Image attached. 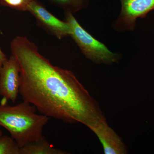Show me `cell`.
<instances>
[{
	"instance_id": "3957f363",
	"label": "cell",
	"mask_w": 154,
	"mask_h": 154,
	"mask_svg": "<svg viewBox=\"0 0 154 154\" xmlns=\"http://www.w3.org/2000/svg\"><path fill=\"white\" fill-rule=\"evenodd\" d=\"M65 21L71 30L70 36L87 58L96 63L111 64L116 62L119 55L110 51L102 42L94 38L80 25L72 14L65 11Z\"/></svg>"
},
{
	"instance_id": "30bf717a",
	"label": "cell",
	"mask_w": 154,
	"mask_h": 154,
	"mask_svg": "<svg viewBox=\"0 0 154 154\" xmlns=\"http://www.w3.org/2000/svg\"><path fill=\"white\" fill-rule=\"evenodd\" d=\"M0 154H21V148L11 137L2 135L0 137Z\"/></svg>"
},
{
	"instance_id": "8992f818",
	"label": "cell",
	"mask_w": 154,
	"mask_h": 154,
	"mask_svg": "<svg viewBox=\"0 0 154 154\" xmlns=\"http://www.w3.org/2000/svg\"><path fill=\"white\" fill-rule=\"evenodd\" d=\"M20 85L19 63L12 54L0 69V95L15 103L19 93Z\"/></svg>"
},
{
	"instance_id": "4fadbf2b",
	"label": "cell",
	"mask_w": 154,
	"mask_h": 154,
	"mask_svg": "<svg viewBox=\"0 0 154 154\" xmlns=\"http://www.w3.org/2000/svg\"><path fill=\"white\" fill-rule=\"evenodd\" d=\"M3 135V132L2 131L1 129H0V137Z\"/></svg>"
},
{
	"instance_id": "9c48e42d",
	"label": "cell",
	"mask_w": 154,
	"mask_h": 154,
	"mask_svg": "<svg viewBox=\"0 0 154 154\" xmlns=\"http://www.w3.org/2000/svg\"><path fill=\"white\" fill-rule=\"evenodd\" d=\"M90 0H48L55 7L75 14L88 5Z\"/></svg>"
},
{
	"instance_id": "ba28073f",
	"label": "cell",
	"mask_w": 154,
	"mask_h": 154,
	"mask_svg": "<svg viewBox=\"0 0 154 154\" xmlns=\"http://www.w3.org/2000/svg\"><path fill=\"white\" fill-rule=\"evenodd\" d=\"M67 152L54 147L43 136L21 148V154H66Z\"/></svg>"
},
{
	"instance_id": "5b68a950",
	"label": "cell",
	"mask_w": 154,
	"mask_h": 154,
	"mask_svg": "<svg viewBox=\"0 0 154 154\" xmlns=\"http://www.w3.org/2000/svg\"><path fill=\"white\" fill-rule=\"evenodd\" d=\"M28 12L35 17L38 27L58 39L70 36L71 30L69 23L54 16L38 0L29 5Z\"/></svg>"
},
{
	"instance_id": "52a82bcc",
	"label": "cell",
	"mask_w": 154,
	"mask_h": 154,
	"mask_svg": "<svg viewBox=\"0 0 154 154\" xmlns=\"http://www.w3.org/2000/svg\"><path fill=\"white\" fill-rule=\"evenodd\" d=\"M97 136L102 143L105 154L127 153L124 143L106 122L105 116L88 126Z\"/></svg>"
},
{
	"instance_id": "6da1fadb",
	"label": "cell",
	"mask_w": 154,
	"mask_h": 154,
	"mask_svg": "<svg viewBox=\"0 0 154 154\" xmlns=\"http://www.w3.org/2000/svg\"><path fill=\"white\" fill-rule=\"evenodd\" d=\"M11 50L19 65V94L41 114L87 127L104 116L74 74L53 65L28 38L16 36Z\"/></svg>"
},
{
	"instance_id": "7a4b0ae2",
	"label": "cell",
	"mask_w": 154,
	"mask_h": 154,
	"mask_svg": "<svg viewBox=\"0 0 154 154\" xmlns=\"http://www.w3.org/2000/svg\"><path fill=\"white\" fill-rule=\"evenodd\" d=\"M35 106L23 101L18 105H0V126L5 128L20 148L43 137L49 117L38 114Z\"/></svg>"
},
{
	"instance_id": "8fae6325",
	"label": "cell",
	"mask_w": 154,
	"mask_h": 154,
	"mask_svg": "<svg viewBox=\"0 0 154 154\" xmlns=\"http://www.w3.org/2000/svg\"><path fill=\"white\" fill-rule=\"evenodd\" d=\"M38 0H0L1 5L22 12L28 11V6Z\"/></svg>"
},
{
	"instance_id": "7c38bea8",
	"label": "cell",
	"mask_w": 154,
	"mask_h": 154,
	"mask_svg": "<svg viewBox=\"0 0 154 154\" xmlns=\"http://www.w3.org/2000/svg\"><path fill=\"white\" fill-rule=\"evenodd\" d=\"M0 14H1V10H0ZM8 59L5 54L3 52L0 48V69L2 68L3 65L5 63V62L8 60Z\"/></svg>"
},
{
	"instance_id": "277c9868",
	"label": "cell",
	"mask_w": 154,
	"mask_h": 154,
	"mask_svg": "<svg viewBox=\"0 0 154 154\" xmlns=\"http://www.w3.org/2000/svg\"><path fill=\"white\" fill-rule=\"evenodd\" d=\"M121 13L113 27L119 31H132L139 18L154 10V0H120Z\"/></svg>"
}]
</instances>
